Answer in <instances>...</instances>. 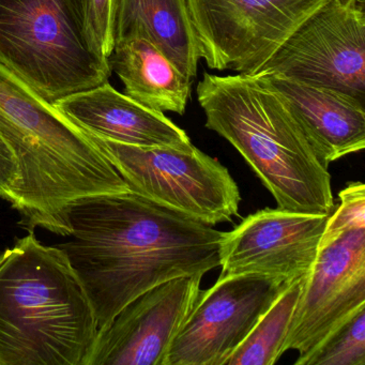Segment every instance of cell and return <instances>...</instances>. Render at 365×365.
Here are the masks:
<instances>
[{
  "label": "cell",
  "mask_w": 365,
  "mask_h": 365,
  "mask_svg": "<svg viewBox=\"0 0 365 365\" xmlns=\"http://www.w3.org/2000/svg\"><path fill=\"white\" fill-rule=\"evenodd\" d=\"M67 222V240L57 247L80 279L99 328L147 290L221 266L227 236L131 190L76 200Z\"/></svg>",
  "instance_id": "1"
},
{
  "label": "cell",
  "mask_w": 365,
  "mask_h": 365,
  "mask_svg": "<svg viewBox=\"0 0 365 365\" xmlns=\"http://www.w3.org/2000/svg\"><path fill=\"white\" fill-rule=\"evenodd\" d=\"M0 138L20 170L11 205L31 230L66 237L76 200L130 191L91 134L1 65Z\"/></svg>",
  "instance_id": "2"
},
{
  "label": "cell",
  "mask_w": 365,
  "mask_h": 365,
  "mask_svg": "<svg viewBox=\"0 0 365 365\" xmlns=\"http://www.w3.org/2000/svg\"><path fill=\"white\" fill-rule=\"evenodd\" d=\"M196 95L207 129L240 153L272 194L277 208L330 215L334 200L328 168L266 76L205 72Z\"/></svg>",
  "instance_id": "3"
},
{
  "label": "cell",
  "mask_w": 365,
  "mask_h": 365,
  "mask_svg": "<svg viewBox=\"0 0 365 365\" xmlns=\"http://www.w3.org/2000/svg\"><path fill=\"white\" fill-rule=\"evenodd\" d=\"M98 330L63 250L31 230L0 253V365H83Z\"/></svg>",
  "instance_id": "4"
},
{
  "label": "cell",
  "mask_w": 365,
  "mask_h": 365,
  "mask_svg": "<svg viewBox=\"0 0 365 365\" xmlns=\"http://www.w3.org/2000/svg\"><path fill=\"white\" fill-rule=\"evenodd\" d=\"M0 65L52 104L112 76L89 50L78 0H0Z\"/></svg>",
  "instance_id": "5"
},
{
  "label": "cell",
  "mask_w": 365,
  "mask_h": 365,
  "mask_svg": "<svg viewBox=\"0 0 365 365\" xmlns=\"http://www.w3.org/2000/svg\"><path fill=\"white\" fill-rule=\"evenodd\" d=\"M91 136L134 193L211 226L238 215L236 181L194 145L138 147Z\"/></svg>",
  "instance_id": "6"
},
{
  "label": "cell",
  "mask_w": 365,
  "mask_h": 365,
  "mask_svg": "<svg viewBox=\"0 0 365 365\" xmlns=\"http://www.w3.org/2000/svg\"><path fill=\"white\" fill-rule=\"evenodd\" d=\"M327 0H187L200 58L217 71L255 76Z\"/></svg>",
  "instance_id": "7"
},
{
  "label": "cell",
  "mask_w": 365,
  "mask_h": 365,
  "mask_svg": "<svg viewBox=\"0 0 365 365\" xmlns=\"http://www.w3.org/2000/svg\"><path fill=\"white\" fill-rule=\"evenodd\" d=\"M365 102V1L327 0L260 69Z\"/></svg>",
  "instance_id": "8"
},
{
  "label": "cell",
  "mask_w": 365,
  "mask_h": 365,
  "mask_svg": "<svg viewBox=\"0 0 365 365\" xmlns=\"http://www.w3.org/2000/svg\"><path fill=\"white\" fill-rule=\"evenodd\" d=\"M365 309V228L352 230L318 247L305 277L282 354L299 352L307 365L324 341Z\"/></svg>",
  "instance_id": "9"
},
{
  "label": "cell",
  "mask_w": 365,
  "mask_h": 365,
  "mask_svg": "<svg viewBox=\"0 0 365 365\" xmlns=\"http://www.w3.org/2000/svg\"><path fill=\"white\" fill-rule=\"evenodd\" d=\"M288 283L259 275H220L215 285L200 290L164 365H225Z\"/></svg>",
  "instance_id": "10"
},
{
  "label": "cell",
  "mask_w": 365,
  "mask_h": 365,
  "mask_svg": "<svg viewBox=\"0 0 365 365\" xmlns=\"http://www.w3.org/2000/svg\"><path fill=\"white\" fill-rule=\"evenodd\" d=\"M202 277H176L134 299L99 328L83 365H164L200 296Z\"/></svg>",
  "instance_id": "11"
},
{
  "label": "cell",
  "mask_w": 365,
  "mask_h": 365,
  "mask_svg": "<svg viewBox=\"0 0 365 365\" xmlns=\"http://www.w3.org/2000/svg\"><path fill=\"white\" fill-rule=\"evenodd\" d=\"M329 215L262 209L227 232L221 275L290 282L311 272Z\"/></svg>",
  "instance_id": "12"
},
{
  "label": "cell",
  "mask_w": 365,
  "mask_h": 365,
  "mask_svg": "<svg viewBox=\"0 0 365 365\" xmlns=\"http://www.w3.org/2000/svg\"><path fill=\"white\" fill-rule=\"evenodd\" d=\"M260 74L283 96L324 168L364 149L365 102L283 74Z\"/></svg>",
  "instance_id": "13"
},
{
  "label": "cell",
  "mask_w": 365,
  "mask_h": 365,
  "mask_svg": "<svg viewBox=\"0 0 365 365\" xmlns=\"http://www.w3.org/2000/svg\"><path fill=\"white\" fill-rule=\"evenodd\" d=\"M54 106L87 133L104 140L138 147L187 149L192 145L185 130L164 113L138 103L108 82L68 96Z\"/></svg>",
  "instance_id": "14"
},
{
  "label": "cell",
  "mask_w": 365,
  "mask_h": 365,
  "mask_svg": "<svg viewBox=\"0 0 365 365\" xmlns=\"http://www.w3.org/2000/svg\"><path fill=\"white\" fill-rule=\"evenodd\" d=\"M135 38L153 42L195 80L202 58L187 0H119L115 46Z\"/></svg>",
  "instance_id": "15"
},
{
  "label": "cell",
  "mask_w": 365,
  "mask_h": 365,
  "mask_svg": "<svg viewBox=\"0 0 365 365\" xmlns=\"http://www.w3.org/2000/svg\"><path fill=\"white\" fill-rule=\"evenodd\" d=\"M108 61L128 97L158 112L185 114L193 81L153 42L135 38L116 44Z\"/></svg>",
  "instance_id": "16"
},
{
  "label": "cell",
  "mask_w": 365,
  "mask_h": 365,
  "mask_svg": "<svg viewBox=\"0 0 365 365\" xmlns=\"http://www.w3.org/2000/svg\"><path fill=\"white\" fill-rule=\"evenodd\" d=\"M307 275L287 284L225 365H272L283 356L282 347Z\"/></svg>",
  "instance_id": "17"
},
{
  "label": "cell",
  "mask_w": 365,
  "mask_h": 365,
  "mask_svg": "<svg viewBox=\"0 0 365 365\" xmlns=\"http://www.w3.org/2000/svg\"><path fill=\"white\" fill-rule=\"evenodd\" d=\"M307 365H365V309L333 332Z\"/></svg>",
  "instance_id": "18"
},
{
  "label": "cell",
  "mask_w": 365,
  "mask_h": 365,
  "mask_svg": "<svg viewBox=\"0 0 365 365\" xmlns=\"http://www.w3.org/2000/svg\"><path fill=\"white\" fill-rule=\"evenodd\" d=\"M78 4L89 50L108 63L115 48L119 0H78Z\"/></svg>",
  "instance_id": "19"
},
{
  "label": "cell",
  "mask_w": 365,
  "mask_h": 365,
  "mask_svg": "<svg viewBox=\"0 0 365 365\" xmlns=\"http://www.w3.org/2000/svg\"><path fill=\"white\" fill-rule=\"evenodd\" d=\"M339 205L333 215L327 220L320 245L352 230L365 228V185L362 182H351L339 193Z\"/></svg>",
  "instance_id": "20"
},
{
  "label": "cell",
  "mask_w": 365,
  "mask_h": 365,
  "mask_svg": "<svg viewBox=\"0 0 365 365\" xmlns=\"http://www.w3.org/2000/svg\"><path fill=\"white\" fill-rule=\"evenodd\" d=\"M20 182L18 162L11 149L0 138V197L11 202Z\"/></svg>",
  "instance_id": "21"
}]
</instances>
